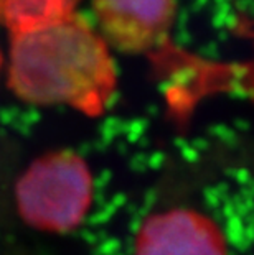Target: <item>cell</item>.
<instances>
[{
  "label": "cell",
  "mask_w": 254,
  "mask_h": 255,
  "mask_svg": "<svg viewBox=\"0 0 254 255\" xmlns=\"http://www.w3.org/2000/svg\"><path fill=\"white\" fill-rule=\"evenodd\" d=\"M8 86L21 101L69 106L101 116L117 88V69L99 31L79 13L12 35Z\"/></svg>",
  "instance_id": "6da1fadb"
},
{
  "label": "cell",
  "mask_w": 254,
  "mask_h": 255,
  "mask_svg": "<svg viewBox=\"0 0 254 255\" xmlns=\"http://www.w3.org/2000/svg\"><path fill=\"white\" fill-rule=\"evenodd\" d=\"M21 218L45 232H69L88 216L93 203V175L83 156L56 151L28 166L15 186Z\"/></svg>",
  "instance_id": "7a4b0ae2"
},
{
  "label": "cell",
  "mask_w": 254,
  "mask_h": 255,
  "mask_svg": "<svg viewBox=\"0 0 254 255\" xmlns=\"http://www.w3.org/2000/svg\"><path fill=\"white\" fill-rule=\"evenodd\" d=\"M99 35L126 55L154 51L169 36L177 0H93Z\"/></svg>",
  "instance_id": "3957f363"
},
{
  "label": "cell",
  "mask_w": 254,
  "mask_h": 255,
  "mask_svg": "<svg viewBox=\"0 0 254 255\" xmlns=\"http://www.w3.org/2000/svg\"><path fill=\"white\" fill-rule=\"evenodd\" d=\"M134 255H228L223 229L192 208H170L149 216L134 237Z\"/></svg>",
  "instance_id": "277c9868"
},
{
  "label": "cell",
  "mask_w": 254,
  "mask_h": 255,
  "mask_svg": "<svg viewBox=\"0 0 254 255\" xmlns=\"http://www.w3.org/2000/svg\"><path fill=\"white\" fill-rule=\"evenodd\" d=\"M78 0H0V25L12 35L56 23L76 13Z\"/></svg>",
  "instance_id": "5b68a950"
}]
</instances>
